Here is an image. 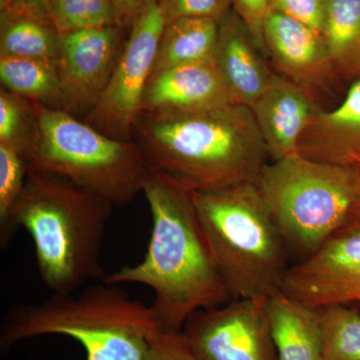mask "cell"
<instances>
[{
    "instance_id": "1",
    "label": "cell",
    "mask_w": 360,
    "mask_h": 360,
    "mask_svg": "<svg viewBox=\"0 0 360 360\" xmlns=\"http://www.w3.org/2000/svg\"><path fill=\"white\" fill-rule=\"evenodd\" d=\"M153 217L141 262L106 274L104 283H137L155 292L160 328L179 333L191 315L231 300L196 214L193 193L148 167L143 191Z\"/></svg>"
},
{
    "instance_id": "2",
    "label": "cell",
    "mask_w": 360,
    "mask_h": 360,
    "mask_svg": "<svg viewBox=\"0 0 360 360\" xmlns=\"http://www.w3.org/2000/svg\"><path fill=\"white\" fill-rule=\"evenodd\" d=\"M132 141L148 167L191 193L257 184L270 161L252 110L236 103L141 111Z\"/></svg>"
},
{
    "instance_id": "3",
    "label": "cell",
    "mask_w": 360,
    "mask_h": 360,
    "mask_svg": "<svg viewBox=\"0 0 360 360\" xmlns=\"http://www.w3.org/2000/svg\"><path fill=\"white\" fill-rule=\"evenodd\" d=\"M113 207L66 177L28 170L11 227L14 233L20 227L30 233L39 276L52 293L75 292L106 276L101 250Z\"/></svg>"
},
{
    "instance_id": "4",
    "label": "cell",
    "mask_w": 360,
    "mask_h": 360,
    "mask_svg": "<svg viewBox=\"0 0 360 360\" xmlns=\"http://www.w3.org/2000/svg\"><path fill=\"white\" fill-rule=\"evenodd\" d=\"M158 329L150 307L103 281L75 292L52 293L41 302L14 305L2 322L0 347L65 335L80 343L86 360H144Z\"/></svg>"
},
{
    "instance_id": "5",
    "label": "cell",
    "mask_w": 360,
    "mask_h": 360,
    "mask_svg": "<svg viewBox=\"0 0 360 360\" xmlns=\"http://www.w3.org/2000/svg\"><path fill=\"white\" fill-rule=\"evenodd\" d=\"M196 214L231 300L281 292L291 258L255 182L193 193Z\"/></svg>"
},
{
    "instance_id": "6",
    "label": "cell",
    "mask_w": 360,
    "mask_h": 360,
    "mask_svg": "<svg viewBox=\"0 0 360 360\" xmlns=\"http://www.w3.org/2000/svg\"><path fill=\"white\" fill-rule=\"evenodd\" d=\"M32 103L28 170L61 175L115 206L129 205L143 191L148 165L134 141L112 139L65 111Z\"/></svg>"
},
{
    "instance_id": "7",
    "label": "cell",
    "mask_w": 360,
    "mask_h": 360,
    "mask_svg": "<svg viewBox=\"0 0 360 360\" xmlns=\"http://www.w3.org/2000/svg\"><path fill=\"white\" fill-rule=\"evenodd\" d=\"M257 186L293 264L314 255L347 225L354 205V167L295 155L269 161Z\"/></svg>"
},
{
    "instance_id": "8",
    "label": "cell",
    "mask_w": 360,
    "mask_h": 360,
    "mask_svg": "<svg viewBox=\"0 0 360 360\" xmlns=\"http://www.w3.org/2000/svg\"><path fill=\"white\" fill-rule=\"evenodd\" d=\"M165 25L158 1L149 0L132 22L110 82L84 122L112 139L132 141Z\"/></svg>"
},
{
    "instance_id": "9",
    "label": "cell",
    "mask_w": 360,
    "mask_h": 360,
    "mask_svg": "<svg viewBox=\"0 0 360 360\" xmlns=\"http://www.w3.org/2000/svg\"><path fill=\"white\" fill-rule=\"evenodd\" d=\"M265 303L231 300L200 310L181 333L201 360H279Z\"/></svg>"
},
{
    "instance_id": "10",
    "label": "cell",
    "mask_w": 360,
    "mask_h": 360,
    "mask_svg": "<svg viewBox=\"0 0 360 360\" xmlns=\"http://www.w3.org/2000/svg\"><path fill=\"white\" fill-rule=\"evenodd\" d=\"M120 25L63 33L58 56L59 110L87 115L103 94L122 53Z\"/></svg>"
},
{
    "instance_id": "11",
    "label": "cell",
    "mask_w": 360,
    "mask_h": 360,
    "mask_svg": "<svg viewBox=\"0 0 360 360\" xmlns=\"http://www.w3.org/2000/svg\"><path fill=\"white\" fill-rule=\"evenodd\" d=\"M281 292L307 307L360 304V229H342L314 255L291 264Z\"/></svg>"
},
{
    "instance_id": "12",
    "label": "cell",
    "mask_w": 360,
    "mask_h": 360,
    "mask_svg": "<svg viewBox=\"0 0 360 360\" xmlns=\"http://www.w3.org/2000/svg\"><path fill=\"white\" fill-rule=\"evenodd\" d=\"M264 39L276 73L309 91L323 86L336 73L323 37L300 21L270 11Z\"/></svg>"
},
{
    "instance_id": "13",
    "label": "cell",
    "mask_w": 360,
    "mask_h": 360,
    "mask_svg": "<svg viewBox=\"0 0 360 360\" xmlns=\"http://www.w3.org/2000/svg\"><path fill=\"white\" fill-rule=\"evenodd\" d=\"M250 110L270 161L297 153L303 132L319 111L309 90L276 72Z\"/></svg>"
},
{
    "instance_id": "14",
    "label": "cell",
    "mask_w": 360,
    "mask_h": 360,
    "mask_svg": "<svg viewBox=\"0 0 360 360\" xmlns=\"http://www.w3.org/2000/svg\"><path fill=\"white\" fill-rule=\"evenodd\" d=\"M264 56L232 9L219 22L213 65L234 103L251 108L269 87L274 72Z\"/></svg>"
},
{
    "instance_id": "15",
    "label": "cell",
    "mask_w": 360,
    "mask_h": 360,
    "mask_svg": "<svg viewBox=\"0 0 360 360\" xmlns=\"http://www.w3.org/2000/svg\"><path fill=\"white\" fill-rule=\"evenodd\" d=\"M297 153L340 167L360 165V78L340 106L315 113L300 139Z\"/></svg>"
},
{
    "instance_id": "16",
    "label": "cell",
    "mask_w": 360,
    "mask_h": 360,
    "mask_svg": "<svg viewBox=\"0 0 360 360\" xmlns=\"http://www.w3.org/2000/svg\"><path fill=\"white\" fill-rule=\"evenodd\" d=\"M234 103L213 63H191L149 78L142 111L193 110Z\"/></svg>"
},
{
    "instance_id": "17",
    "label": "cell",
    "mask_w": 360,
    "mask_h": 360,
    "mask_svg": "<svg viewBox=\"0 0 360 360\" xmlns=\"http://www.w3.org/2000/svg\"><path fill=\"white\" fill-rule=\"evenodd\" d=\"M279 360H323L316 309L283 292L265 303Z\"/></svg>"
},
{
    "instance_id": "18",
    "label": "cell",
    "mask_w": 360,
    "mask_h": 360,
    "mask_svg": "<svg viewBox=\"0 0 360 360\" xmlns=\"http://www.w3.org/2000/svg\"><path fill=\"white\" fill-rule=\"evenodd\" d=\"M219 22L210 18H179L165 25L150 77L175 66L213 63Z\"/></svg>"
},
{
    "instance_id": "19",
    "label": "cell",
    "mask_w": 360,
    "mask_h": 360,
    "mask_svg": "<svg viewBox=\"0 0 360 360\" xmlns=\"http://www.w3.org/2000/svg\"><path fill=\"white\" fill-rule=\"evenodd\" d=\"M61 33L51 20L7 9L0 18V56L58 59Z\"/></svg>"
},
{
    "instance_id": "20",
    "label": "cell",
    "mask_w": 360,
    "mask_h": 360,
    "mask_svg": "<svg viewBox=\"0 0 360 360\" xmlns=\"http://www.w3.org/2000/svg\"><path fill=\"white\" fill-rule=\"evenodd\" d=\"M335 72L360 78V0H326L322 32Z\"/></svg>"
},
{
    "instance_id": "21",
    "label": "cell",
    "mask_w": 360,
    "mask_h": 360,
    "mask_svg": "<svg viewBox=\"0 0 360 360\" xmlns=\"http://www.w3.org/2000/svg\"><path fill=\"white\" fill-rule=\"evenodd\" d=\"M2 87L23 98L59 110L60 84L56 59L0 56Z\"/></svg>"
},
{
    "instance_id": "22",
    "label": "cell",
    "mask_w": 360,
    "mask_h": 360,
    "mask_svg": "<svg viewBox=\"0 0 360 360\" xmlns=\"http://www.w3.org/2000/svg\"><path fill=\"white\" fill-rule=\"evenodd\" d=\"M315 309L321 326L323 360H360L357 307L336 304Z\"/></svg>"
},
{
    "instance_id": "23",
    "label": "cell",
    "mask_w": 360,
    "mask_h": 360,
    "mask_svg": "<svg viewBox=\"0 0 360 360\" xmlns=\"http://www.w3.org/2000/svg\"><path fill=\"white\" fill-rule=\"evenodd\" d=\"M28 174L26 153L11 144L0 142V246L7 248L13 238L11 212Z\"/></svg>"
},
{
    "instance_id": "24",
    "label": "cell",
    "mask_w": 360,
    "mask_h": 360,
    "mask_svg": "<svg viewBox=\"0 0 360 360\" xmlns=\"http://www.w3.org/2000/svg\"><path fill=\"white\" fill-rule=\"evenodd\" d=\"M49 13L61 34L120 25L113 0H49Z\"/></svg>"
},
{
    "instance_id": "25",
    "label": "cell",
    "mask_w": 360,
    "mask_h": 360,
    "mask_svg": "<svg viewBox=\"0 0 360 360\" xmlns=\"http://www.w3.org/2000/svg\"><path fill=\"white\" fill-rule=\"evenodd\" d=\"M34 132L32 103L13 92L0 89V142L27 153Z\"/></svg>"
},
{
    "instance_id": "26",
    "label": "cell",
    "mask_w": 360,
    "mask_h": 360,
    "mask_svg": "<svg viewBox=\"0 0 360 360\" xmlns=\"http://www.w3.org/2000/svg\"><path fill=\"white\" fill-rule=\"evenodd\" d=\"M165 22L184 18H210L220 22L231 13L232 0H156Z\"/></svg>"
},
{
    "instance_id": "27",
    "label": "cell",
    "mask_w": 360,
    "mask_h": 360,
    "mask_svg": "<svg viewBox=\"0 0 360 360\" xmlns=\"http://www.w3.org/2000/svg\"><path fill=\"white\" fill-rule=\"evenodd\" d=\"M270 11H276L323 32L326 0H269Z\"/></svg>"
},
{
    "instance_id": "28",
    "label": "cell",
    "mask_w": 360,
    "mask_h": 360,
    "mask_svg": "<svg viewBox=\"0 0 360 360\" xmlns=\"http://www.w3.org/2000/svg\"><path fill=\"white\" fill-rule=\"evenodd\" d=\"M144 360H201L188 345L184 333L158 329L149 342Z\"/></svg>"
},
{
    "instance_id": "29",
    "label": "cell",
    "mask_w": 360,
    "mask_h": 360,
    "mask_svg": "<svg viewBox=\"0 0 360 360\" xmlns=\"http://www.w3.org/2000/svg\"><path fill=\"white\" fill-rule=\"evenodd\" d=\"M232 6L265 54L264 27L270 13L269 0H232Z\"/></svg>"
},
{
    "instance_id": "30",
    "label": "cell",
    "mask_w": 360,
    "mask_h": 360,
    "mask_svg": "<svg viewBox=\"0 0 360 360\" xmlns=\"http://www.w3.org/2000/svg\"><path fill=\"white\" fill-rule=\"evenodd\" d=\"M0 1H1V11L14 9V11H25V13L34 14L39 18L51 20L49 13V0H0Z\"/></svg>"
},
{
    "instance_id": "31",
    "label": "cell",
    "mask_w": 360,
    "mask_h": 360,
    "mask_svg": "<svg viewBox=\"0 0 360 360\" xmlns=\"http://www.w3.org/2000/svg\"><path fill=\"white\" fill-rule=\"evenodd\" d=\"M149 0H113L118 20L122 26L134 22L136 16L141 13Z\"/></svg>"
},
{
    "instance_id": "32",
    "label": "cell",
    "mask_w": 360,
    "mask_h": 360,
    "mask_svg": "<svg viewBox=\"0 0 360 360\" xmlns=\"http://www.w3.org/2000/svg\"><path fill=\"white\" fill-rule=\"evenodd\" d=\"M355 195L349 219L343 229H360V165L354 167Z\"/></svg>"
},
{
    "instance_id": "33",
    "label": "cell",
    "mask_w": 360,
    "mask_h": 360,
    "mask_svg": "<svg viewBox=\"0 0 360 360\" xmlns=\"http://www.w3.org/2000/svg\"><path fill=\"white\" fill-rule=\"evenodd\" d=\"M357 307V309H360V304L356 305V307Z\"/></svg>"
}]
</instances>
